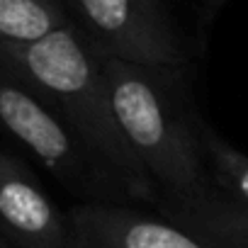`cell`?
Returning <instances> with one entry per match:
<instances>
[{"mask_svg":"<svg viewBox=\"0 0 248 248\" xmlns=\"http://www.w3.org/2000/svg\"><path fill=\"white\" fill-rule=\"evenodd\" d=\"M0 61L71 124L83 144L124 180L134 202L154 204L156 185L119 132L102 59L76 22L37 42L0 39Z\"/></svg>","mask_w":248,"mask_h":248,"instance_id":"obj_1","label":"cell"},{"mask_svg":"<svg viewBox=\"0 0 248 248\" xmlns=\"http://www.w3.org/2000/svg\"><path fill=\"white\" fill-rule=\"evenodd\" d=\"M100 59L119 132L156 190L207 185L197 114L183 100L185 66H144L102 54Z\"/></svg>","mask_w":248,"mask_h":248,"instance_id":"obj_2","label":"cell"},{"mask_svg":"<svg viewBox=\"0 0 248 248\" xmlns=\"http://www.w3.org/2000/svg\"><path fill=\"white\" fill-rule=\"evenodd\" d=\"M0 127L83 202H134L124 180L97 158L71 124L0 61Z\"/></svg>","mask_w":248,"mask_h":248,"instance_id":"obj_3","label":"cell"},{"mask_svg":"<svg viewBox=\"0 0 248 248\" xmlns=\"http://www.w3.org/2000/svg\"><path fill=\"white\" fill-rule=\"evenodd\" d=\"M102 56L144 66H185L187 54L163 0H63Z\"/></svg>","mask_w":248,"mask_h":248,"instance_id":"obj_4","label":"cell"},{"mask_svg":"<svg viewBox=\"0 0 248 248\" xmlns=\"http://www.w3.org/2000/svg\"><path fill=\"white\" fill-rule=\"evenodd\" d=\"M0 248H73L71 217L44 192L34 170L0 149Z\"/></svg>","mask_w":248,"mask_h":248,"instance_id":"obj_5","label":"cell"},{"mask_svg":"<svg viewBox=\"0 0 248 248\" xmlns=\"http://www.w3.org/2000/svg\"><path fill=\"white\" fill-rule=\"evenodd\" d=\"M73 248H209L158 212L80 202L71 212Z\"/></svg>","mask_w":248,"mask_h":248,"instance_id":"obj_6","label":"cell"},{"mask_svg":"<svg viewBox=\"0 0 248 248\" xmlns=\"http://www.w3.org/2000/svg\"><path fill=\"white\" fill-rule=\"evenodd\" d=\"M151 207L209 248H248V207L221 195L212 183L156 190Z\"/></svg>","mask_w":248,"mask_h":248,"instance_id":"obj_7","label":"cell"},{"mask_svg":"<svg viewBox=\"0 0 248 248\" xmlns=\"http://www.w3.org/2000/svg\"><path fill=\"white\" fill-rule=\"evenodd\" d=\"M200 154L209 183L226 197L248 207V156L221 139L204 119L197 117Z\"/></svg>","mask_w":248,"mask_h":248,"instance_id":"obj_8","label":"cell"},{"mask_svg":"<svg viewBox=\"0 0 248 248\" xmlns=\"http://www.w3.org/2000/svg\"><path fill=\"white\" fill-rule=\"evenodd\" d=\"M73 17L63 0H0V39L37 42Z\"/></svg>","mask_w":248,"mask_h":248,"instance_id":"obj_9","label":"cell"},{"mask_svg":"<svg viewBox=\"0 0 248 248\" xmlns=\"http://www.w3.org/2000/svg\"><path fill=\"white\" fill-rule=\"evenodd\" d=\"M226 3V0H197V5H200V15H202V22H209L217 13H219V8Z\"/></svg>","mask_w":248,"mask_h":248,"instance_id":"obj_10","label":"cell"}]
</instances>
